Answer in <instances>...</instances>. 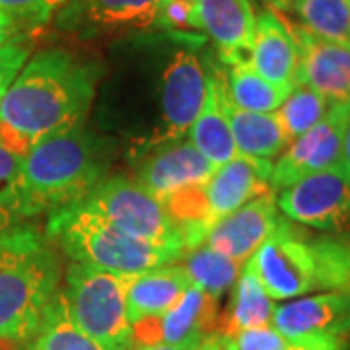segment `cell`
<instances>
[{
	"mask_svg": "<svg viewBox=\"0 0 350 350\" xmlns=\"http://www.w3.org/2000/svg\"><path fill=\"white\" fill-rule=\"evenodd\" d=\"M271 172V160L250 158L241 154L216 167L202 187L211 220L216 222L218 218L238 211L239 206L247 204L250 200L267 193H275L269 185Z\"/></svg>",
	"mask_w": 350,
	"mask_h": 350,
	"instance_id": "obj_16",
	"label": "cell"
},
{
	"mask_svg": "<svg viewBox=\"0 0 350 350\" xmlns=\"http://www.w3.org/2000/svg\"><path fill=\"white\" fill-rule=\"evenodd\" d=\"M103 175L105 163L98 142L80 126L41 138L22 158L18 179L20 218L72 206L100 185Z\"/></svg>",
	"mask_w": 350,
	"mask_h": 350,
	"instance_id": "obj_3",
	"label": "cell"
},
{
	"mask_svg": "<svg viewBox=\"0 0 350 350\" xmlns=\"http://www.w3.org/2000/svg\"><path fill=\"white\" fill-rule=\"evenodd\" d=\"M340 335L347 340V350H350V308L349 313H347V319H345V323L340 327Z\"/></svg>",
	"mask_w": 350,
	"mask_h": 350,
	"instance_id": "obj_41",
	"label": "cell"
},
{
	"mask_svg": "<svg viewBox=\"0 0 350 350\" xmlns=\"http://www.w3.org/2000/svg\"><path fill=\"white\" fill-rule=\"evenodd\" d=\"M292 350H347V340L335 333L294 338Z\"/></svg>",
	"mask_w": 350,
	"mask_h": 350,
	"instance_id": "obj_35",
	"label": "cell"
},
{
	"mask_svg": "<svg viewBox=\"0 0 350 350\" xmlns=\"http://www.w3.org/2000/svg\"><path fill=\"white\" fill-rule=\"evenodd\" d=\"M80 204L129 238L185 250L181 234L165 206L135 181L125 177L101 181Z\"/></svg>",
	"mask_w": 350,
	"mask_h": 350,
	"instance_id": "obj_6",
	"label": "cell"
},
{
	"mask_svg": "<svg viewBox=\"0 0 350 350\" xmlns=\"http://www.w3.org/2000/svg\"><path fill=\"white\" fill-rule=\"evenodd\" d=\"M211 76L193 49H177L162 76V113L165 131L160 144L177 142L195 123L206 98Z\"/></svg>",
	"mask_w": 350,
	"mask_h": 350,
	"instance_id": "obj_10",
	"label": "cell"
},
{
	"mask_svg": "<svg viewBox=\"0 0 350 350\" xmlns=\"http://www.w3.org/2000/svg\"><path fill=\"white\" fill-rule=\"evenodd\" d=\"M29 347L33 350H105L76 325L63 288L55 292L38 337Z\"/></svg>",
	"mask_w": 350,
	"mask_h": 350,
	"instance_id": "obj_25",
	"label": "cell"
},
{
	"mask_svg": "<svg viewBox=\"0 0 350 350\" xmlns=\"http://www.w3.org/2000/svg\"><path fill=\"white\" fill-rule=\"evenodd\" d=\"M218 76V96L224 109L230 131L234 137L236 150L241 156L273 160L275 156L282 154L288 146V138L276 119V113H253L238 109L228 100L226 92V78L220 72Z\"/></svg>",
	"mask_w": 350,
	"mask_h": 350,
	"instance_id": "obj_20",
	"label": "cell"
},
{
	"mask_svg": "<svg viewBox=\"0 0 350 350\" xmlns=\"http://www.w3.org/2000/svg\"><path fill=\"white\" fill-rule=\"evenodd\" d=\"M162 0H68L57 24L66 31L101 33L146 29L156 24Z\"/></svg>",
	"mask_w": 350,
	"mask_h": 350,
	"instance_id": "obj_13",
	"label": "cell"
},
{
	"mask_svg": "<svg viewBox=\"0 0 350 350\" xmlns=\"http://www.w3.org/2000/svg\"><path fill=\"white\" fill-rule=\"evenodd\" d=\"M349 308L350 288L315 296H300L276 306L271 327H275L282 337L290 340L323 333L340 335V327L347 319Z\"/></svg>",
	"mask_w": 350,
	"mask_h": 350,
	"instance_id": "obj_18",
	"label": "cell"
},
{
	"mask_svg": "<svg viewBox=\"0 0 350 350\" xmlns=\"http://www.w3.org/2000/svg\"><path fill=\"white\" fill-rule=\"evenodd\" d=\"M66 2L68 0H0V12L10 16L29 31L47 24L51 16Z\"/></svg>",
	"mask_w": 350,
	"mask_h": 350,
	"instance_id": "obj_31",
	"label": "cell"
},
{
	"mask_svg": "<svg viewBox=\"0 0 350 350\" xmlns=\"http://www.w3.org/2000/svg\"><path fill=\"white\" fill-rule=\"evenodd\" d=\"M273 300H294L317 292L312 238L282 216L273 236L245 262Z\"/></svg>",
	"mask_w": 350,
	"mask_h": 350,
	"instance_id": "obj_7",
	"label": "cell"
},
{
	"mask_svg": "<svg viewBox=\"0 0 350 350\" xmlns=\"http://www.w3.org/2000/svg\"><path fill=\"white\" fill-rule=\"evenodd\" d=\"M226 92L232 105L253 113H275L290 94L288 90L273 86L257 75L250 61L230 66V72L226 76Z\"/></svg>",
	"mask_w": 350,
	"mask_h": 350,
	"instance_id": "obj_26",
	"label": "cell"
},
{
	"mask_svg": "<svg viewBox=\"0 0 350 350\" xmlns=\"http://www.w3.org/2000/svg\"><path fill=\"white\" fill-rule=\"evenodd\" d=\"M288 12L298 18L296 25L308 33L350 47L349 0H292Z\"/></svg>",
	"mask_w": 350,
	"mask_h": 350,
	"instance_id": "obj_24",
	"label": "cell"
},
{
	"mask_svg": "<svg viewBox=\"0 0 350 350\" xmlns=\"http://www.w3.org/2000/svg\"><path fill=\"white\" fill-rule=\"evenodd\" d=\"M331 101L306 84H296L290 90L286 100L276 109V119L284 131L288 144L315 126L329 109Z\"/></svg>",
	"mask_w": 350,
	"mask_h": 350,
	"instance_id": "obj_28",
	"label": "cell"
},
{
	"mask_svg": "<svg viewBox=\"0 0 350 350\" xmlns=\"http://www.w3.org/2000/svg\"><path fill=\"white\" fill-rule=\"evenodd\" d=\"M350 117L349 101H331L323 119L308 133L292 140L284 154L273 163L269 185L273 191H282L301 177L323 172L340 163L345 129Z\"/></svg>",
	"mask_w": 350,
	"mask_h": 350,
	"instance_id": "obj_9",
	"label": "cell"
},
{
	"mask_svg": "<svg viewBox=\"0 0 350 350\" xmlns=\"http://www.w3.org/2000/svg\"><path fill=\"white\" fill-rule=\"evenodd\" d=\"M204 338H191V340H183V342H177V345H163V342H160V345H150V347H133L131 350H195Z\"/></svg>",
	"mask_w": 350,
	"mask_h": 350,
	"instance_id": "obj_37",
	"label": "cell"
},
{
	"mask_svg": "<svg viewBox=\"0 0 350 350\" xmlns=\"http://www.w3.org/2000/svg\"><path fill=\"white\" fill-rule=\"evenodd\" d=\"M317 276V292H335L350 288V236L312 238Z\"/></svg>",
	"mask_w": 350,
	"mask_h": 350,
	"instance_id": "obj_29",
	"label": "cell"
},
{
	"mask_svg": "<svg viewBox=\"0 0 350 350\" xmlns=\"http://www.w3.org/2000/svg\"><path fill=\"white\" fill-rule=\"evenodd\" d=\"M64 296L75 323L105 350L133 349V325L126 315L125 275L72 262Z\"/></svg>",
	"mask_w": 350,
	"mask_h": 350,
	"instance_id": "obj_5",
	"label": "cell"
},
{
	"mask_svg": "<svg viewBox=\"0 0 350 350\" xmlns=\"http://www.w3.org/2000/svg\"><path fill=\"white\" fill-rule=\"evenodd\" d=\"M100 70L64 49L31 57L0 101V144L24 158L41 138L80 126Z\"/></svg>",
	"mask_w": 350,
	"mask_h": 350,
	"instance_id": "obj_1",
	"label": "cell"
},
{
	"mask_svg": "<svg viewBox=\"0 0 350 350\" xmlns=\"http://www.w3.org/2000/svg\"><path fill=\"white\" fill-rule=\"evenodd\" d=\"M218 300L191 284L170 312L158 315V342L177 345L191 338L218 335Z\"/></svg>",
	"mask_w": 350,
	"mask_h": 350,
	"instance_id": "obj_21",
	"label": "cell"
},
{
	"mask_svg": "<svg viewBox=\"0 0 350 350\" xmlns=\"http://www.w3.org/2000/svg\"><path fill=\"white\" fill-rule=\"evenodd\" d=\"M191 142L197 150L213 163L214 167H220L232 158L238 156L234 137L230 131V123L226 117L220 96H218V76L214 72L208 80L206 98L200 107L195 123L189 129Z\"/></svg>",
	"mask_w": 350,
	"mask_h": 350,
	"instance_id": "obj_22",
	"label": "cell"
},
{
	"mask_svg": "<svg viewBox=\"0 0 350 350\" xmlns=\"http://www.w3.org/2000/svg\"><path fill=\"white\" fill-rule=\"evenodd\" d=\"M189 2H195V0H189Z\"/></svg>",
	"mask_w": 350,
	"mask_h": 350,
	"instance_id": "obj_44",
	"label": "cell"
},
{
	"mask_svg": "<svg viewBox=\"0 0 350 350\" xmlns=\"http://www.w3.org/2000/svg\"><path fill=\"white\" fill-rule=\"evenodd\" d=\"M340 165L350 177V117L347 129H345V140H342V156H340Z\"/></svg>",
	"mask_w": 350,
	"mask_h": 350,
	"instance_id": "obj_38",
	"label": "cell"
},
{
	"mask_svg": "<svg viewBox=\"0 0 350 350\" xmlns=\"http://www.w3.org/2000/svg\"><path fill=\"white\" fill-rule=\"evenodd\" d=\"M250 57L253 70L273 86L288 92L296 86L300 61L298 45L288 24L275 10H265L255 18Z\"/></svg>",
	"mask_w": 350,
	"mask_h": 350,
	"instance_id": "obj_17",
	"label": "cell"
},
{
	"mask_svg": "<svg viewBox=\"0 0 350 350\" xmlns=\"http://www.w3.org/2000/svg\"><path fill=\"white\" fill-rule=\"evenodd\" d=\"M22 156L10 152L0 144V228L20 224V199H18V179H20Z\"/></svg>",
	"mask_w": 350,
	"mask_h": 350,
	"instance_id": "obj_30",
	"label": "cell"
},
{
	"mask_svg": "<svg viewBox=\"0 0 350 350\" xmlns=\"http://www.w3.org/2000/svg\"><path fill=\"white\" fill-rule=\"evenodd\" d=\"M45 236L78 265L117 275H137L185 255V250L179 247H162L129 238L80 202L49 214Z\"/></svg>",
	"mask_w": 350,
	"mask_h": 350,
	"instance_id": "obj_4",
	"label": "cell"
},
{
	"mask_svg": "<svg viewBox=\"0 0 350 350\" xmlns=\"http://www.w3.org/2000/svg\"><path fill=\"white\" fill-rule=\"evenodd\" d=\"M193 29H202L230 66L247 61L253 45L255 14L250 0H195Z\"/></svg>",
	"mask_w": 350,
	"mask_h": 350,
	"instance_id": "obj_15",
	"label": "cell"
},
{
	"mask_svg": "<svg viewBox=\"0 0 350 350\" xmlns=\"http://www.w3.org/2000/svg\"><path fill=\"white\" fill-rule=\"evenodd\" d=\"M349 6H350V0H349Z\"/></svg>",
	"mask_w": 350,
	"mask_h": 350,
	"instance_id": "obj_45",
	"label": "cell"
},
{
	"mask_svg": "<svg viewBox=\"0 0 350 350\" xmlns=\"http://www.w3.org/2000/svg\"><path fill=\"white\" fill-rule=\"evenodd\" d=\"M59 280L61 262L45 234L22 222L0 228V347L33 342Z\"/></svg>",
	"mask_w": 350,
	"mask_h": 350,
	"instance_id": "obj_2",
	"label": "cell"
},
{
	"mask_svg": "<svg viewBox=\"0 0 350 350\" xmlns=\"http://www.w3.org/2000/svg\"><path fill=\"white\" fill-rule=\"evenodd\" d=\"M25 350H33V349H31V347H27V349H25Z\"/></svg>",
	"mask_w": 350,
	"mask_h": 350,
	"instance_id": "obj_42",
	"label": "cell"
},
{
	"mask_svg": "<svg viewBox=\"0 0 350 350\" xmlns=\"http://www.w3.org/2000/svg\"><path fill=\"white\" fill-rule=\"evenodd\" d=\"M195 350H222L220 349V338H218L216 333H214V335H208V337L204 338Z\"/></svg>",
	"mask_w": 350,
	"mask_h": 350,
	"instance_id": "obj_39",
	"label": "cell"
},
{
	"mask_svg": "<svg viewBox=\"0 0 350 350\" xmlns=\"http://www.w3.org/2000/svg\"><path fill=\"white\" fill-rule=\"evenodd\" d=\"M222 350H292V340L282 337L275 327L245 329L234 335H218Z\"/></svg>",
	"mask_w": 350,
	"mask_h": 350,
	"instance_id": "obj_32",
	"label": "cell"
},
{
	"mask_svg": "<svg viewBox=\"0 0 350 350\" xmlns=\"http://www.w3.org/2000/svg\"><path fill=\"white\" fill-rule=\"evenodd\" d=\"M269 4H271V10H278V12H288V8H290V4H292V0H269Z\"/></svg>",
	"mask_w": 350,
	"mask_h": 350,
	"instance_id": "obj_40",
	"label": "cell"
},
{
	"mask_svg": "<svg viewBox=\"0 0 350 350\" xmlns=\"http://www.w3.org/2000/svg\"><path fill=\"white\" fill-rule=\"evenodd\" d=\"M214 170L191 140H177L148 156L138 167L137 179L140 187L163 202L183 189L204 185Z\"/></svg>",
	"mask_w": 350,
	"mask_h": 350,
	"instance_id": "obj_12",
	"label": "cell"
},
{
	"mask_svg": "<svg viewBox=\"0 0 350 350\" xmlns=\"http://www.w3.org/2000/svg\"><path fill=\"white\" fill-rule=\"evenodd\" d=\"M298 45L296 84H306L325 96L329 101L350 100V47L329 43L288 24Z\"/></svg>",
	"mask_w": 350,
	"mask_h": 350,
	"instance_id": "obj_14",
	"label": "cell"
},
{
	"mask_svg": "<svg viewBox=\"0 0 350 350\" xmlns=\"http://www.w3.org/2000/svg\"><path fill=\"white\" fill-rule=\"evenodd\" d=\"M275 200L276 208L290 222L350 236V177L340 163L301 177L278 191Z\"/></svg>",
	"mask_w": 350,
	"mask_h": 350,
	"instance_id": "obj_8",
	"label": "cell"
},
{
	"mask_svg": "<svg viewBox=\"0 0 350 350\" xmlns=\"http://www.w3.org/2000/svg\"><path fill=\"white\" fill-rule=\"evenodd\" d=\"M0 350H6V349H4V347H0Z\"/></svg>",
	"mask_w": 350,
	"mask_h": 350,
	"instance_id": "obj_43",
	"label": "cell"
},
{
	"mask_svg": "<svg viewBox=\"0 0 350 350\" xmlns=\"http://www.w3.org/2000/svg\"><path fill=\"white\" fill-rule=\"evenodd\" d=\"M25 29L24 25H20L10 16L0 12V49L12 45V43H20L25 41Z\"/></svg>",
	"mask_w": 350,
	"mask_h": 350,
	"instance_id": "obj_36",
	"label": "cell"
},
{
	"mask_svg": "<svg viewBox=\"0 0 350 350\" xmlns=\"http://www.w3.org/2000/svg\"><path fill=\"white\" fill-rule=\"evenodd\" d=\"M275 308V300L265 292L259 278L245 265L234 288L230 308L224 319H220L218 335H234L245 329L269 327L273 321Z\"/></svg>",
	"mask_w": 350,
	"mask_h": 350,
	"instance_id": "obj_23",
	"label": "cell"
},
{
	"mask_svg": "<svg viewBox=\"0 0 350 350\" xmlns=\"http://www.w3.org/2000/svg\"><path fill=\"white\" fill-rule=\"evenodd\" d=\"M27 57H29V47L25 45V41L12 43L0 49V101L14 82V78L20 75V70L27 63Z\"/></svg>",
	"mask_w": 350,
	"mask_h": 350,
	"instance_id": "obj_33",
	"label": "cell"
},
{
	"mask_svg": "<svg viewBox=\"0 0 350 350\" xmlns=\"http://www.w3.org/2000/svg\"><path fill=\"white\" fill-rule=\"evenodd\" d=\"M185 257L183 269L187 271L189 278L195 286L204 290L213 298H220L228 288L236 284L239 278V269L241 265L232 261L218 251L211 250L208 245H197L189 250Z\"/></svg>",
	"mask_w": 350,
	"mask_h": 350,
	"instance_id": "obj_27",
	"label": "cell"
},
{
	"mask_svg": "<svg viewBox=\"0 0 350 350\" xmlns=\"http://www.w3.org/2000/svg\"><path fill=\"white\" fill-rule=\"evenodd\" d=\"M191 284L187 271L179 265H163L137 275H125L126 315L131 325L144 317L170 312Z\"/></svg>",
	"mask_w": 350,
	"mask_h": 350,
	"instance_id": "obj_19",
	"label": "cell"
},
{
	"mask_svg": "<svg viewBox=\"0 0 350 350\" xmlns=\"http://www.w3.org/2000/svg\"><path fill=\"white\" fill-rule=\"evenodd\" d=\"M154 25L170 27V29H181V27L193 29V2L162 0V6H160V12H158Z\"/></svg>",
	"mask_w": 350,
	"mask_h": 350,
	"instance_id": "obj_34",
	"label": "cell"
},
{
	"mask_svg": "<svg viewBox=\"0 0 350 350\" xmlns=\"http://www.w3.org/2000/svg\"><path fill=\"white\" fill-rule=\"evenodd\" d=\"M280 220L275 193H267L218 218L208 230L204 245L241 265L273 236Z\"/></svg>",
	"mask_w": 350,
	"mask_h": 350,
	"instance_id": "obj_11",
	"label": "cell"
}]
</instances>
